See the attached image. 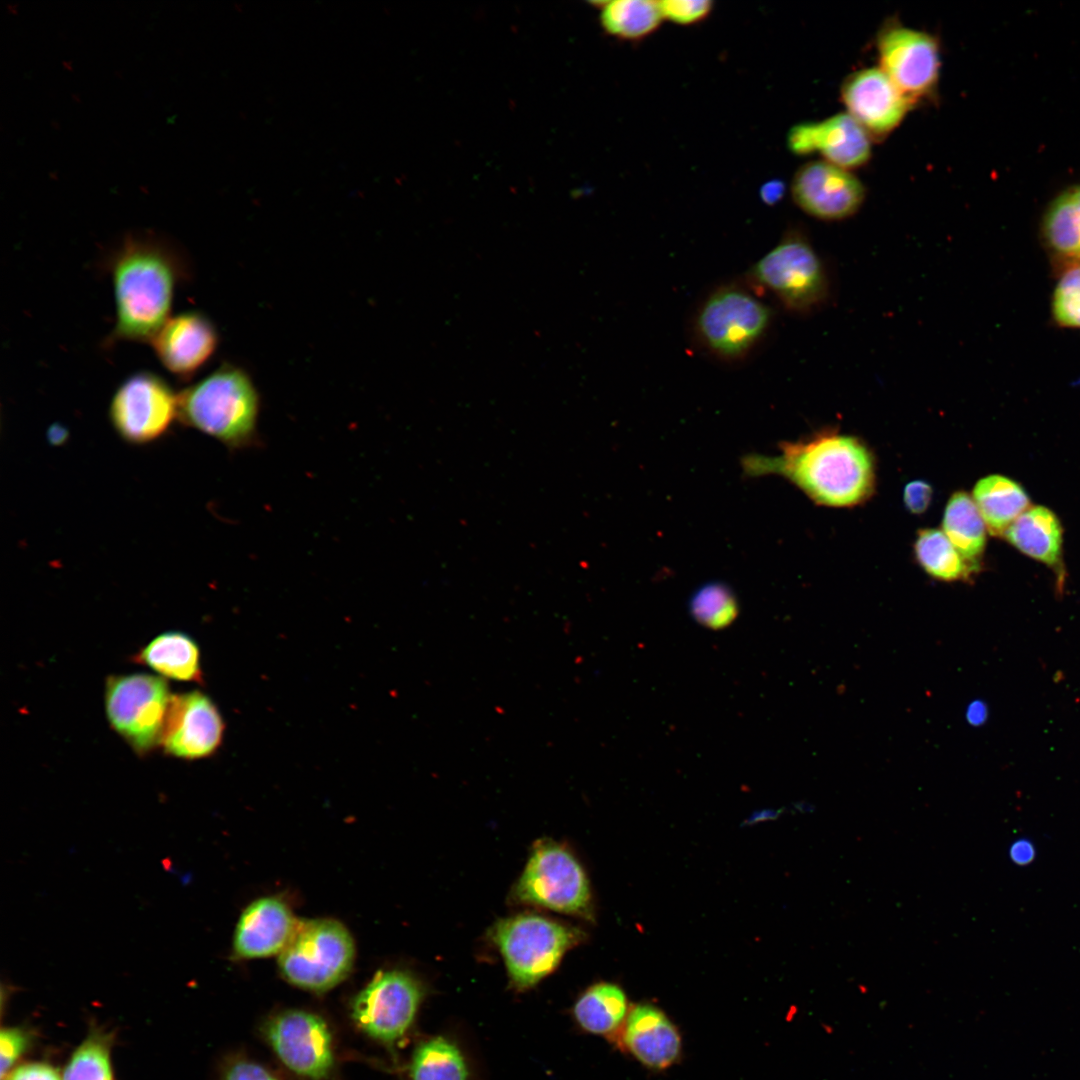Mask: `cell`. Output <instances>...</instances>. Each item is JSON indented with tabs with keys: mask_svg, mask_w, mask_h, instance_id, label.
<instances>
[{
	"mask_svg": "<svg viewBox=\"0 0 1080 1080\" xmlns=\"http://www.w3.org/2000/svg\"><path fill=\"white\" fill-rule=\"evenodd\" d=\"M115 324L105 340L150 343L170 317L176 288L189 276L181 251L151 232L127 234L108 256Z\"/></svg>",
	"mask_w": 1080,
	"mask_h": 1080,
	"instance_id": "6da1fadb",
	"label": "cell"
},
{
	"mask_svg": "<svg viewBox=\"0 0 1080 1080\" xmlns=\"http://www.w3.org/2000/svg\"><path fill=\"white\" fill-rule=\"evenodd\" d=\"M780 454H750L742 459L747 476L780 475L816 504L853 507L866 502L876 487L871 449L856 436L823 430L807 439L783 442Z\"/></svg>",
	"mask_w": 1080,
	"mask_h": 1080,
	"instance_id": "7a4b0ae2",
	"label": "cell"
},
{
	"mask_svg": "<svg viewBox=\"0 0 1080 1080\" xmlns=\"http://www.w3.org/2000/svg\"><path fill=\"white\" fill-rule=\"evenodd\" d=\"M260 393L242 367L225 362L178 393V419L230 450L260 443Z\"/></svg>",
	"mask_w": 1080,
	"mask_h": 1080,
	"instance_id": "3957f363",
	"label": "cell"
},
{
	"mask_svg": "<svg viewBox=\"0 0 1080 1080\" xmlns=\"http://www.w3.org/2000/svg\"><path fill=\"white\" fill-rule=\"evenodd\" d=\"M774 319L770 305L745 281H729L711 289L697 304L690 321L695 345L724 364L749 358L767 337Z\"/></svg>",
	"mask_w": 1080,
	"mask_h": 1080,
	"instance_id": "277c9868",
	"label": "cell"
},
{
	"mask_svg": "<svg viewBox=\"0 0 1080 1080\" xmlns=\"http://www.w3.org/2000/svg\"><path fill=\"white\" fill-rule=\"evenodd\" d=\"M745 282L760 296L772 295L786 311L796 315L816 312L831 297L824 262L806 233L795 227L748 269Z\"/></svg>",
	"mask_w": 1080,
	"mask_h": 1080,
	"instance_id": "5b68a950",
	"label": "cell"
},
{
	"mask_svg": "<svg viewBox=\"0 0 1080 1080\" xmlns=\"http://www.w3.org/2000/svg\"><path fill=\"white\" fill-rule=\"evenodd\" d=\"M585 933L573 926L536 914H518L498 921L491 939L498 948L512 985L525 990L538 984L559 965Z\"/></svg>",
	"mask_w": 1080,
	"mask_h": 1080,
	"instance_id": "8992f818",
	"label": "cell"
},
{
	"mask_svg": "<svg viewBox=\"0 0 1080 1080\" xmlns=\"http://www.w3.org/2000/svg\"><path fill=\"white\" fill-rule=\"evenodd\" d=\"M355 952L353 937L341 922L329 918L299 921L279 954L278 967L290 984L322 993L347 977Z\"/></svg>",
	"mask_w": 1080,
	"mask_h": 1080,
	"instance_id": "52a82bcc",
	"label": "cell"
},
{
	"mask_svg": "<svg viewBox=\"0 0 1080 1080\" xmlns=\"http://www.w3.org/2000/svg\"><path fill=\"white\" fill-rule=\"evenodd\" d=\"M516 901L591 919L592 895L587 875L563 845L542 839L535 843L513 889Z\"/></svg>",
	"mask_w": 1080,
	"mask_h": 1080,
	"instance_id": "ba28073f",
	"label": "cell"
},
{
	"mask_svg": "<svg viewBox=\"0 0 1080 1080\" xmlns=\"http://www.w3.org/2000/svg\"><path fill=\"white\" fill-rule=\"evenodd\" d=\"M172 695L163 677L112 675L105 685L108 722L136 754L144 756L160 745Z\"/></svg>",
	"mask_w": 1080,
	"mask_h": 1080,
	"instance_id": "9c48e42d",
	"label": "cell"
},
{
	"mask_svg": "<svg viewBox=\"0 0 1080 1080\" xmlns=\"http://www.w3.org/2000/svg\"><path fill=\"white\" fill-rule=\"evenodd\" d=\"M424 995L423 984L409 971L382 970L354 998L352 1017L370 1037L392 1046L413 1025Z\"/></svg>",
	"mask_w": 1080,
	"mask_h": 1080,
	"instance_id": "30bf717a",
	"label": "cell"
},
{
	"mask_svg": "<svg viewBox=\"0 0 1080 1080\" xmlns=\"http://www.w3.org/2000/svg\"><path fill=\"white\" fill-rule=\"evenodd\" d=\"M109 418L122 440L134 445L151 443L178 419V393L159 375L136 372L115 390Z\"/></svg>",
	"mask_w": 1080,
	"mask_h": 1080,
	"instance_id": "8fae6325",
	"label": "cell"
},
{
	"mask_svg": "<svg viewBox=\"0 0 1080 1080\" xmlns=\"http://www.w3.org/2000/svg\"><path fill=\"white\" fill-rule=\"evenodd\" d=\"M880 69L914 103L935 94L940 74V46L924 31L888 20L877 35Z\"/></svg>",
	"mask_w": 1080,
	"mask_h": 1080,
	"instance_id": "7c38bea8",
	"label": "cell"
},
{
	"mask_svg": "<svg viewBox=\"0 0 1080 1080\" xmlns=\"http://www.w3.org/2000/svg\"><path fill=\"white\" fill-rule=\"evenodd\" d=\"M265 1036L282 1063L312 1080L328 1076L333 1066L332 1038L323 1019L303 1010H286L265 1025Z\"/></svg>",
	"mask_w": 1080,
	"mask_h": 1080,
	"instance_id": "4fadbf2b",
	"label": "cell"
},
{
	"mask_svg": "<svg viewBox=\"0 0 1080 1080\" xmlns=\"http://www.w3.org/2000/svg\"><path fill=\"white\" fill-rule=\"evenodd\" d=\"M223 717L213 700L199 690L172 695L160 745L166 754L184 760L213 755L222 744Z\"/></svg>",
	"mask_w": 1080,
	"mask_h": 1080,
	"instance_id": "5bb4252c",
	"label": "cell"
},
{
	"mask_svg": "<svg viewBox=\"0 0 1080 1080\" xmlns=\"http://www.w3.org/2000/svg\"><path fill=\"white\" fill-rule=\"evenodd\" d=\"M791 194L795 204L808 215L838 221L860 209L866 190L847 169L823 160L799 167L791 182Z\"/></svg>",
	"mask_w": 1080,
	"mask_h": 1080,
	"instance_id": "9a60e30c",
	"label": "cell"
},
{
	"mask_svg": "<svg viewBox=\"0 0 1080 1080\" xmlns=\"http://www.w3.org/2000/svg\"><path fill=\"white\" fill-rule=\"evenodd\" d=\"M841 99L871 140H882L904 119L916 103L876 67L851 73L841 85Z\"/></svg>",
	"mask_w": 1080,
	"mask_h": 1080,
	"instance_id": "2e32d148",
	"label": "cell"
},
{
	"mask_svg": "<svg viewBox=\"0 0 1080 1080\" xmlns=\"http://www.w3.org/2000/svg\"><path fill=\"white\" fill-rule=\"evenodd\" d=\"M219 334L203 313L170 316L150 344L159 362L182 380L190 379L215 353Z\"/></svg>",
	"mask_w": 1080,
	"mask_h": 1080,
	"instance_id": "e0dca14e",
	"label": "cell"
},
{
	"mask_svg": "<svg viewBox=\"0 0 1080 1080\" xmlns=\"http://www.w3.org/2000/svg\"><path fill=\"white\" fill-rule=\"evenodd\" d=\"M787 143L795 154L818 152L825 161L847 170L866 164L871 157V138L848 113L798 124L791 128Z\"/></svg>",
	"mask_w": 1080,
	"mask_h": 1080,
	"instance_id": "ac0fdd59",
	"label": "cell"
},
{
	"mask_svg": "<svg viewBox=\"0 0 1080 1080\" xmlns=\"http://www.w3.org/2000/svg\"><path fill=\"white\" fill-rule=\"evenodd\" d=\"M298 922L281 898L265 896L254 900L242 911L236 924L232 957L251 960L279 955Z\"/></svg>",
	"mask_w": 1080,
	"mask_h": 1080,
	"instance_id": "d6986e66",
	"label": "cell"
},
{
	"mask_svg": "<svg viewBox=\"0 0 1080 1080\" xmlns=\"http://www.w3.org/2000/svg\"><path fill=\"white\" fill-rule=\"evenodd\" d=\"M621 1030L624 1048L647 1068L664 1070L678 1061L681 1035L661 1009L651 1004L635 1005Z\"/></svg>",
	"mask_w": 1080,
	"mask_h": 1080,
	"instance_id": "ffe728a7",
	"label": "cell"
},
{
	"mask_svg": "<svg viewBox=\"0 0 1080 1080\" xmlns=\"http://www.w3.org/2000/svg\"><path fill=\"white\" fill-rule=\"evenodd\" d=\"M134 661L164 678L203 683L199 647L183 632L170 631L157 635L134 655Z\"/></svg>",
	"mask_w": 1080,
	"mask_h": 1080,
	"instance_id": "44dd1931",
	"label": "cell"
},
{
	"mask_svg": "<svg viewBox=\"0 0 1080 1080\" xmlns=\"http://www.w3.org/2000/svg\"><path fill=\"white\" fill-rule=\"evenodd\" d=\"M1003 536L1022 553L1050 567L1060 562L1062 528L1056 515L1044 506H1030Z\"/></svg>",
	"mask_w": 1080,
	"mask_h": 1080,
	"instance_id": "7402d4cb",
	"label": "cell"
},
{
	"mask_svg": "<svg viewBox=\"0 0 1080 1080\" xmlns=\"http://www.w3.org/2000/svg\"><path fill=\"white\" fill-rule=\"evenodd\" d=\"M972 499L987 531L994 536H1003L1008 527L1030 507L1024 489L1017 482L999 474L978 480L972 491Z\"/></svg>",
	"mask_w": 1080,
	"mask_h": 1080,
	"instance_id": "603a6c76",
	"label": "cell"
},
{
	"mask_svg": "<svg viewBox=\"0 0 1080 1080\" xmlns=\"http://www.w3.org/2000/svg\"><path fill=\"white\" fill-rule=\"evenodd\" d=\"M629 1013L623 989L609 982H599L587 988L573 1007L577 1024L586 1032L611 1036L620 1031Z\"/></svg>",
	"mask_w": 1080,
	"mask_h": 1080,
	"instance_id": "cb8c5ba5",
	"label": "cell"
},
{
	"mask_svg": "<svg viewBox=\"0 0 1080 1080\" xmlns=\"http://www.w3.org/2000/svg\"><path fill=\"white\" fill-rule=\"evenodd\" d=\"M942 528L963 559L977 571L986 546L987 528L972 496L964 491H956L950 496Z\"/></svg>",
	"mask_w": 1080,
	"mask_h": 1080,
	"instance_id": "d4e9b609",
	"label": "cell"
},
{
	"mask_svg": "<svg viewBox=\"0 0 1080 1080\" xmlns=\"http://www.w3.org/2000/svg\"><path fill=\"white\" fill-rule=\"evenodd\" d=\"M598 4L602 28L619 40H643L653 34L664 20L660 1L616 0Z\"/></svg>",
	"mask_w": 1080,
	"mask_h": 1080,
	"instance_id": "484cf974",
	"label": "cell"
},
{
	"mask_svg": "<svg viewBox=\"0 0 1080 1080\" xmlns=\"http://www.w3.org/2000/svg\"><path fill=\"white\" fill-rule=\"evenodd\" d=\"M913 550L920 567L937 580L965 581L976 572L940 529L918 530Z\"/></svg>",
	"mask_w": 1080,
	"mask_h": 1080,
	"instance_id": "4316f807",
	"label": "cell"
},
{
	"mask_svg": "<svg viewBox=\"0 0 1080 1080\" xmlns=\"http://www.w3.org/2000/svg\"><path fill=\"white\" fill-rule=\"evenodd\" d=\"M409 1073L411 1080H469L462 1051L443 1036L431 1037L415 1047Z\"/></svg>",
	"mask_w": 1080,
	"mask_h": 1080,
	"instance_id": "83f0119b",
	"label": "cell"
},
{
	"mask_svg": "<svg viewBox=\"0 0 1080 1080\" xmlns=\"http://www.w3.org/2000/svg\"><path fill=\"white\" fill-rule=\"evenodd\" d=\"M114 1041L112 1031L91 1025L69 1057L62 1080H114L111 1058Z\"/></svg>",
	"mask_w": 1080,
	"mask_h": 1080,
	"instance_id": "f1b7e54d",
	"label": "cell"
},
{
	"mask_svg": "<svg viewBox=\"0 0 1080 1080\" xmlns=\"http://www.w3.org/2000/svg\"><path fill=\"white\" fill-rule=\"evenodd\" d=\"M689 611L698 624L719 630L734 622L739 606L735 593L727 584L710 582L692 595Z\"/></svg>",
	"mask_w": 1080,
	"mask_h": 1080,
	"instance_id": "f546056e",
	"label": "cell"
},
{
	"mask_svg": "<svg viewBox=\"0 0 1080 1080\" xmlns=\"http://www.w3.org/2000/svg\"><path fill=\"white\" fill-rule=\"evenodd\" d=\"M1052 312L1060 326L1080 328V264L1064 268L1054 292Z\"/></svg>",
	"mask_w": 1080,
	"mask_h": 1080,
	"instance_id": "4dcf8cb0",
	"label": "cell"
},
{
	"mask_svg": "<svg viewBox=\"0 0 1080 1080\" xmlns=\"http://www.w3.org/2000/svg\"><path fill=\"white\" fill-rule=\"evenodd\" d=\"M33 1035L22 1026L2 1028L0 1034L1 1079H3L23 1055L31 1048Z\"/></svg>",
	"mask_w": 1080,
	"mask_h": 1080,
	"instance_id": "1f68e13d",
	"label": "cell"
},
{
	"mask_svg": "<svg viewBox=\"0 0 1080 1080\" xmlns=\"http://www.w3.org/2000/svg\"><path fill=\"white\" fill-rule=\"evenodd\" d=\"M714 3L709 0H665L660 1L664 20L681 26H690L703 22L713 10Z\"/></svg>",
	"mask_w": 1080,
	"mask_h": 1080,
	"instance_id": "d6a6232c",
	"label": "cell"
},
{
	"mask_svg": "<svg viewBox=\"0 0 1080 1080\" xmlns=\"http://www.w3.org/2000/svg\"><path fill=\"white\" fill-rule=\"evenodd\" d=\"M1050 206L1069 233L1080 243V184L1060 193Z\"/></svg>",
	"mask_w": 1080,
	"mask_h": 1080,
	"instance_id": "836d02e7",
	"label": "cell"
},
{
	"mask_svg": "<svg viewBox=\"0 0 1080 1080\" xmlns=\"http://www.w3.org/2000/svg\"><path fill=\"white\" fill-rule=\"evenodd\" d=\"M1 1080H62L59 1070L47 1061H31L13 1068Z\"/></svg>",
	"mask_w": 1080,
	"mask_h": 1080,
	"instance_id": "e575fe53",
	"label": "cell"
},
{
	"mask_svg": "<svg viewBox=\"0 0 1080 1080\" xmlns=\"http://www.w3.org/2000/svg\"><path fill=\"white\" fill-rule=\"evenodd\" d=\"M932 497L933 489L924 480L911 481L904 487V505L912 514L920 515L926 512L931 504Z\"/></svg>",
	"mask_w": 1080,
	"mask_h": 1080,
	"instance_id": "d590c367",
	"label": "cell"
},
{
	"mask_svg": "<svg viewBox=\"0 0 1080 1080\" xmlns=\"http://www.w3.org/2000/svg\"><path fill=\"white\" fill-rule=\"evenodd\" d=\"M222 1080H278L263 1066L245 1060L229 1064L222 1075Z\"/></svg>",
	"mask_w": 1080,
	"mask_h": 1080,
	"instance_id": "8d00e7d4",
	"label": "cell"
},
{
	"mask_svg": "<svg viewBox=\"0 0 1080 1080\" xmlns=\"http://www.w3.org/2000/svg\"><path fill=\"white\" fill-rule=\"evenodd\" d=\"M1008 856L1013 864L1024 867L1034 862L1037 856V849L1031 839L1022 837L1015 839L1010 844Z\"/></svg>",
	"mask_w": 1080,
	"mask_h": 1080,
	"instance_id": "74e56055",
	"label": "cell"
},
{
	"mask_svg": "<svg viewBox=\"0 0 1080 1080\" xmlns=\"http://www.w3.org/2000/svg\"><path fill=\"white\" fill-rule=\"evenodd\" d=\"M784 191L785 188L783 182L778 180L771 181L763 185V187L761 188V199L767 205H774L779 200H781L784 195Z\"/></svg>",
	"mask_w": 1080,
	"mask_h": 1080,
	"instance_id": "f35d334b",
	"label": "cell"
}]
</instances>
